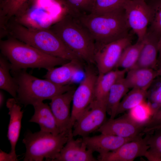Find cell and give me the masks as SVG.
Returning a JSON list of instances; mask_svg holds the SVG:
<instances>
[{
    "label": "cell",
    "instance_id": "cell-1",
    "mask_svg": "<svg viewBox=\"0 0 161 161\" xmlns=\"http://www.w3.org/2000/svg\"><path fill=\"white\" fill-rule=\"evenodd\" d=\"M7 30L9 36L47 54L69 61H81L49 28H31L14 21L9 22Z\"/></svg>",
    "mask_w": 161,
    "mask_h": 161
},
{
    "label": "cell",
    "instance_id": "cell-2",
    "mask_svg": "<svg viewBox=\"0 0 161 161\" xmlns=\"http://www.w3.org/2000/svg\"><path fill=\"white\" fill-rule=\"evenodd\" d=\"M9 37L0 40V49L1 54L10 63V71L28 68H44L48 70L69 61L47 54L15 38Z\"/></svg>",
    "mask_w": 161,
    "mask_h": 161
},
{
    "label": "cell",
    "instance_id": "cell-3",
    "mask_svg": "<svg viewBox=\"0 0 161 161\" xmlns=\"http://www.w3.org/2000/svg\"><path fill=\"white\" fill-rule=\"evenodd\" d=\"M49 28L82 61L95 64V42L89 31L77 17L69 13Z\"/></svg>",
    "mask_w": 161,
    "mask_h": 161
},
{
    "label": "cell",
    "instance_id": "cell-4",
    "mask_svg": "<svg viewBox=\"0 0 161 161\" xmlns=\"http://www.w3.org/2000/svg\"><path fill=\"white\" fill-rule=\"evenodd\" d=\"M77 17L90 33L98 46L125 37L129 34L124 8L104 14L91 13Z\"/></svg>",
    "mask_w": 161,
    "mask_h": 161
},
{
    "label": "cell",
    "instance_id": "cell-5",
    "mask_svg": "<svg viewBox=\"0 0 161 161\" xmlns=\"http://www.w3.org/2000/svg\"><path fill=\"white\" fill-rule=\"evenodd\" d=\"M27 69L11 71L17 86L16 101L25 106H34L73 89L70 84L60 86L41 79L27 73Z\"/></svg>",
    "mask_w": 161,
    "mask_h": 161
},
{
    "label": "cell",
    "instance_id": "cell-6",
    "mask_svg": "<svg viewBox=\"0 0 161 161\" xmlns=\"http://www.w3.org/2000/svg\"><path fill=\"white\" fill-rule=\"evenodd\" d=\"M72 136V132L54 135L41 131L27 132L22 140L26 148L23 161H54Z\"/></svg>",
    "mask_w": 161,
    "mask_h": 161
},
{
    "label": "cell",
    "instance_id": "cell-7",
    "mask_svg": "<svg viewBox=\"0 0 161 161\" xmlns=\"http://www.w3.org/2000/svg\"><path fill=\"white\" fill-rule=\"evenodd\" d=\"M97 75L92 68L86 69L84 77L74 92L71 111V127L93 101Z\"/></svg>",
    "mask_w": 161,
    "mask_h": 161
},
{
    "label": "cell",
    "instance_id": "cell-8",
    "mask_svg": "<svg viewBox=\"0 0 161 161\" xmlns=\"http://www.w3.org/2000/svg\"><path fill=\"white\" fill-rule=\"evenodd\" d=\"M132 39L129 34L118 40L96 47L94 61L99 74L105 73L116 68L123 51L131 44Z\"/></svg>",
    "mask_w": 161,
    "mask_h": 161
},
{
    "label": "cell",
    "instance_id": "cell-9",
    "mask_svg": "<svg viewBox=\"0 0 161 161\" xmlns=\"http://www.w3.org/2000/svg\"><path fill=\"white\" fill-rule=\"evenodd\" d=\"M128 25L137 35V41L143 40L151 17V9L144 0H129L124 7Z\"/></svg>",
    "mask_w": 161,
    "mask_h": 161
},
{
    "label": "cell",
    "instance_id": "cell-10",
    "mask_svg": "<svg viewBox=\"0 0 161 161\" xmlns=\"http://www.w3.org/2000/svg\"><path fill=\"white\" fill-rule=\"evenodd\" d=\"M106 105L93 100L74 123L73 136L86 137L97 131L106 121Z\"/></svg>",
    "mask_w": 161,
    "mask_h": 161
},
{
    "label": "cell",
    "instance_id": "cell-11",
    "mask_svg": "<svg viewBox=\"0 0 161 161\" xmlns=\"http://www.w3.org/2000/svg\"><path fill=\"white\" fill-rule=\"evenodd\" d=\"M145 128L144 125L135 122L127 114L116 119L109 118L97 131L124 138H137L142 137Z\"/></svg>",
    "mask_w": 161,
    "mask_h": 161
},
{
    "label": "cell",
    "instance_id": "cell-12",
    "mask_svg": "<svg viewBox=\"0 0 161 161\" xmlns=\"http://www.w3.org/2000/svg\"><path fill=\"white\" fill-rule=\"evenodd\" d=\"M149 134L144 138L127 142L116 150L99 155L98 161H133L138 157L144 156L149 148L148 141Z\"/></svg>",
    "mask_w": 161,
    "mask_h": 161
},
{
    "label": "cell",
    "instance_id": "cell-13",
    "mask_svg": "<svg viewBox=\"0 0 161 161\" xmlns=\"http://www.w3.org/2000/svg\"><path fill=\"white\" fill-rule=\"evenodd\" d=\"M75 90L73 88L55 96L49 103L60 133L72 131L70 126V106Z\"/></svg>",
    "mask_w": 161,
    "mask_h": 161
},
{
    "label": "cell",
    "instance_id": "cell-14",
    "mask_svg": "<svg viewBox=\"0 0 161 161\" xmlns=\"http://www.w3.org/2000/svg\"><path fill=\"white\" fill-rule=\"evenodd\" d=\"M82 138L87 148L93 152H97L99 155L115 150L124 143L139 138H124L102 133L92 137H84Z\"/></svg>",
    "mask_w": 161,
    "mask_h": 161
},
{
    "label": "cell",
    "instance_id": "cell-15",
    "mask_svg": "<svg viewBox=\"0 0 161 161\" xmlns=\"http://www.w3.org/2000/svg\"><path fill=\"white\" fill-rule=\"evenodd\" d=\"M93 152L87 148L82 138L76 140L71 137L61 149L54 161H97Z\"/></svg>",
    "mask_w": 161,
    "mask_h": 161
},
{
    "label": "cell",
    "instance_id": "cell-16",
    "mask_svg": "<svg viewBox=\"0 0 161 161\" xmlns=\"http://www.w3.org/2000/svg\"><path fill=\"white\" fill-rule=\"evenodd\" d=\"M6 106L9 110L8 114L10 116L7 137L11 145L10 153L17 156L16 146L19 136L24 112L21 110V105L14 98L7 100Z\"/></svg>",
    "mask_w": 161,
    "mask_h": 161
},
{
    "label": "cell",
    "instance_id": "cell-17",
    "mask_svg": "<svg viewBox=\"0 0 161 161\" xmlns=\"http://www.w3.org/2000/svg\"><path fill=\"white\" fill-rule=\"evenodd\" d=\"M126 69H113L102 74H98L95 82L93 100L106 105L109 94L114 83L125 77Z\"/></svg>",
    "mask_w": 161,
    "mask_h": 161
},
{
    "label": "cell",
    "instance_id": "cell-18",
    "mask_svg": "<svg viewBox=\"0 0 161 161\" xmlns=\"http://www.w3.org/2000/svg\"><path fill=\"white\" fill-rule=\"evenodd\" d=\"M160 37L155 34L147 31L144 38L145 42L138 59L132 68H145L156 70L158 60V41Z\"/></svg>",
    "mask_w": 161,
    "mask_h": 161
},
{
    "label": "cell",
    "instance_id": "cell-19",
    "mask_svg": "<svg viewBox=\"0 0 161 161\" xmlns=\"http://www.w3.org/2000/svg\"><path fill=\"white\" fill-rule=\"evenodd\" d=\"M81 61L73 60L59 67H54L47 70L43 78L59 85L70 84L75 75L81 69Z\"/></svg>",
    "mask_w": 161,
    "mask_h": 161
},
{
    "label": "cell",
    "instance_id": "cell-20",
    "mask_svg": "<svg viewBox=\"0 0 161 161\" xmlns=\"http://www.w3.org/2000/svg\"><path fill=\"white\" fill-rule=\"evenodd\" d=\"M32 0H0L1 33L4 34L7 24L26 10Z\"/></svg>",
    "mask_w": 161,
    "mask_h": 161
},
{
    "label": "cell",
    "instance_id": "cell-21",
    "mask_svg": "<svg viewBox=\"0 0 161 161\" xmlns=\"http://www.w3.org/2000/svg\"><path fill=\"white\" fill-rule=\"evenodd\" d=\"M34 113L29 120L39 125L40 131L57 135L60 133L50 106L41 102L33 106Z\"/></svg>",
    "mask_w": 161,
    "mask_h": 161
},
{
    "label": "cell",
    "instance_id": "cell-22",
    "mask_svg": "<svg viewBox=\"0 0 161 161\" xmlns=\"http://www.w3.org/2000/svg\"><path fill=\"white\" fill-rule=\"evenodd\" d=\"M156 71L145 68L131 69L127 72L125 77L129 88L148 91L154 80L158 77Z\"/></svg>",
    "mask_w": 161,
    "mask_h": 161
},
{
    "label": "cell",
    "instance_id": "cell-23",
    "mask_svg": "<svg viewBox=\"0 0 161 161\" xmlns=\"http://www.w3.org/2000/svg\"><path fill=\"white\" fill-rule=\"evenodd\" d=\"M125 77L117 80L113 85L109 91L106 103V111L110 119L117 116V110L121 99L128 93L129 89Z\"/></svg>",
    "mask_w": 161,
    "mask_h": 161
},
{
    "label": "cell",
    "instance_id": "cell-24",
    "mask_svg": "<svg viewBox=\"0 0 161 161\" xmlns=\"http://www.w3.org/2000/svg\"><path fill=\"white\" fill-rule=\"evenodd\" d=\"M11 65L1 54L0 56V89L7 92L16 100L17 86L10 73Z\"/></svg>",
    "mask_w": 161,
    "mask_h": 161
},
{
    "label": "cell",
    "instance_id": "cell-25",
    "mask_svg": "<svg viewBox=\"0 0 161 161\" xmlns=\"http://www.w3.org/2000/svg\"><path fill=\"white\" fill-rule=\"evenodd\" d=\"M144 42V39L126 47L123 51L116 68H120L127 71L133 68L137 63Z\"/></svg>",
    "mask_w": 161,
    "mask_h": 161
},
{
    "label": "cell",
    "instance_id": "cell-26",
    "mask_svg": "<svg viewBox=\"0 0 161 161\" xmlns=\"http://www.w3.org/2000/svg\"><path fill=\"white\" fill-rule=\"evenodd\" d=\"M148 97V91L138 89H132L121 100L117 110V115L129 110L145 101Z\"/></svg>",
    "mask_w": 161,
    "mask_h": 161
},
{
    "label": "cell",
    "instance_id": "cell-27",
    "mask_svg": "<svg viewBox=\"0 0 161 161\" xmlns=\"http://www.w3.org/2000/svg\"><path fill=\"white\" fill-rule=\"evenodd\" d=\"M128 114L135 122L145 125L155 112L151 103L144 101L129 110Z\"/></svg>",
    "mask_w": 161,
    "mask_h": 161
},
{
    "label": "cell",
    "instance_id": "cell-28",
    "mask_svg": "<svg viewBox=\"0 0 161 161\" xmlns=\"http://www.w3.org/2000/svg\"><path fill=\"white\" fill-rule=\"evenodd\" d=\"M129 0H94L90 13L99 15L124 8Z\"/></svg>",
    "mask_w": 161,
    "mask_h": 161
},
{
    "label": "cell",
    "instance_id": "cell-29",
    "mask_svg": "<svg viewBox=\"0 0 161 161\" xmlns=\"http://www.w3.org/2000/svg\"><path fill=\"white\" fill-rule=\"evenodd\" d=\"M151 11L150 26L147 31L161 36V0L146 1Z\"/></svg>",
    "mask_w": 161,
    "mask_h": 161
},
{
    "label": "cell",
    "instance_id": "cell-30",
    "mask_svg": "<svg viewBox=\"0 0 161 161\" xmlns=\"http://www.w3.org/2000/svg\"><path fill=\"white\" fill-rule=\"evenodd\" d=\"M94 0H65L69 8V13L77 17L91 13Z\"/></svg>",
    "mask_w": 161,
    "mask_h": 161
},
{
    "label": "cell",
    "instance_id": "cell-31",
    "mask_svg": "<svg viewBox=\"0 0 161 161\" xmlns=\"http://www.w3.org/2000/svg\"><path fill=\"white\" fill-rule=\"evenodd\" d=\"M158 78L154 80L148 91V97L154 105L153 106H156V111L161 107V77Z\"/></svg>",
    "mask_w": 161,
    "mask_h": 161
},
{
    "label": "cell",
    "instance_id": "cell-32",
    "mask_svg": "<svg viewBox=\"0 0 161 161\" xmlns=\"http://www.w3.org/2000/svg\"><path fill=\"white\" fill-rule=\"evenodd\" d=\"M155 131L152 135H149L148 141L149 149L161 156V129Z\"/></svg>",
    "mask_w": 161,
    "mask_h": 161
},
{
    "label": "cell",
    "instance_id": "cell-33",
    "mask_svg": "<svg viewBox=\"0 0 161 161\" xmlns=\"http://www.w3.org/2000/svg\"><path fill=\"white\" fill-rule=\"evenodd\" d=\"M161 124V107L154 113L152 118L145 125V128H150Z\"/></svg>",
    "mask_w": 161,
    "mask_h": 161
},
{
    "label": "cell",
    "instance_id": "cell-34",
    "mask_svg": "<svg viewBox=\"0 0 161 161\" xmlns=\"http://www.w3.org/2000/svg\"><path fill=\"white\" fill-rule=\"evenodd\" d=\"M18 160L17 156L13 155L10 152L9 153H6L0 149V161H17Z\"/></svg>",
    "mask_w": 161,
    "mask_h": 161
},
{
    "label": "cell",
    "instance_id": "cell-35",
    "mask_svg": "<svg viewBox=\"0 0 161 161\" xmlns=\"http://www.w3.org/2000/svg\"><path fill=\"white\" fill-rule=\"evenodd\" d=\"M144 156L150 161H161V156L149 149L145 153Z\"/></svg>",
    "mask_w": 161,
    "mask_h": 161
},
{
    "label": "cell",
    "instance_id": "cell-36",
    "mask_svg": "<svg viewBox=\"0 0 161 161\" xmlns=\"http://www.w3.org/2000/svg\"><path fill=\"white\" fill-rule=\"evenodd\" d=\"M160 129H161V124L150 128H145L144 130V132L145 133H150V132H152V131H154L155 130Z\"/></svg>",
    "mask_w": 161,
    "mask_h": 161
},
{
    "label": "cell",
    "instance_id": "cell-37",
    "mask_svg": "<svg viewBox=\"0 0 161 161\" xmlns=\"http://www.w3.org/2000/svg\"><path fill=\"white\" fill-rule=\"evenodd\" d=\"M156 70L157 72L158 77H161V60H158Z\"/></svg>",
    "mask_w": 161,
    "mask_h": 161
},
{
    "label": "cell",
    "instance_id": "cell-38",
    "mask_svg": "<svg viewBox=\"0 0 161 161\" xmlns=\"http://www.w3.org/2000/svg\"><path fill=\"white\" fill-rule=\"evenodd\" d=\"M4 93L1 90L0 91V107L1 108L4 104Z\"/></svg>",
    "mask_w": 161,
    "mask_h": 161
},
{
    "label": "cell",
    "instance_id": "cell-39",
    "mask_svg": "<svg viewBox=\"0 0 161 161\" xmlns=\"http://www.w3.org/2000/svg\"><path fill=\"white\" fill-rule=\"evenodd\" d=\"M158 52L159 53V56L158 60H161V49L159 50Z\"/></svg>",
    "mask_w": 161,
    "mask_h": 161
},
{
    "label": "cell",
    "instance_id": "cell-40",
    "mask_svg": "<svg viewBox=\"0 0 161 161\" xmlns=\"http://www.w3.org/2000/svg\"><path fill=\"white\" fill-rule=\"evenodd\" d=\"M145 1H152L153 0H144Z\"/></svg>",
    "mask_w": 161,
    "mask_h": 161
}]
</instances>
